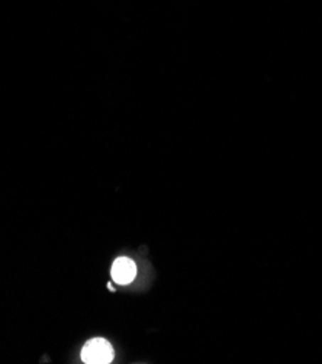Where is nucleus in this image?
<instances>
[{
  "instance_id": "f257e3e1",
  "label": "nucleus",
  "mask_w": 322,
  "mask_h": 364,
  "mask_svg": "<svg viewBox=\"0 0 322 364\" xmlns=\"http://www.w3.org/2000/svg\"><path fill=\"white\" fill-rule=\"evenodd\" d=\"M114 357V347L104 338H92L82 350V360L87 364H107Z\"/></svg>"
},
{
  "instance_id": "7ed1b4c3",
  "label": "nucleus",
  "mask_w": 322,
  "mask_h": 364,
  "mask_svg": "<svg viewBox=\"0 0 322 364\" xmlns=\"http://www.w3.org/2000/svg\"><path fill=\"white\" fill-rule=\"evenodd\" d=\"M107 287H109V289H111V290H112V292H115V287H114V286H112V284H109V286H107Z\"/></svg>"
},
{
  "instance_id": "f03ea898",
  "label": "nucleus",
  "mask_w": 322,
  "mask_h": 364,
  "mask_svg": "<svg viewBox=\"0 0 322 364\" xmlns=\"http://www.w3.org/2000/svg\"><path fill=\"white\" fill-rule=\"evenodd\" d=\"M111 276L112 280L118 284H129L136 276V264L128 257H119L112 264Z\"/></svg>"
}]
</instances>
